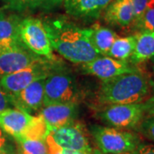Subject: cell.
<instances>
[{"label":"cell","mask_w":154,"mask_h":154,"mask_svg":"<svg viewBox=\"0 0 154 154\" xmlns=\"http://www.w3.org/2000/svg\"><path fill=\"white\" fill-rule=\"evenodd\" d=\"M43 22L52 50L67 60L83 64L102 57L90 41V28H78L63 19Z\"/></svg>","instance_id":"1"},{"label":"cell","mask_w":154,"mask_h":154,"mask_svg":"<svg viewBox=\"0 0 154 154\" xmlns=\"http://www.w3.org/2000/svg\"><path fill=\"white\" fill-rule=\"evenodd\" d=\"M152 85L148 77L140 70L127 73L103 81L98 99L105 105L144 103L152 96Z\"/></svg>","instance_id":"2"},{"label":"cell","mask_w":154,"mask_h":154,"mask_svg":"<svg viewBox=\"0 0 154 154\" xmlns=\"http://www.w3.org/2000/svg\"><path fill=\"white\" fill-rule=\"evenodd\" d=\"M82 98V90L71 74L55 68L45 78L43 107L52 105L78 104Z\"/></svg>","instance_id":"3"},{"label":"cell","mask_w":154,"mask_h":154,"mask_svg":"<svg viewBox=\"0 0 154 154\" xmlns=\"http://www.w3.org/2000/svg\"><path fill=\"white\" fill-rule=\"evenodd\" d=\"M90 132L103 153H122L134 152L140 143L137 134L132 132L99 125L90 127Z\"/></svg>","instance_id":"4"},{"label":"cell","mask_w":154,"mask_h":154,"mask_svg":"<svg viewBox=\"0 0 154 154\" xmlns=\"http://www.w3.org/2000/svg\"><path fill=\"white\" fill-rule=\"evenodd\" d=\"M146 115V103L105 105L97 113L98 117L113 128H136Z\"/></svg>","instance_id":"5"},{"label":"cell","mask_w":154,"mask_h":154,"mask_svg":"<svg viewBox=\"0 0 154 154\" xmlns=\"http://www.w3.org/2000/svg\"><path fill=\"white\" fill-rule=\"evenodd\" d=\"M20 37L24 45L45 59H54L53 50L45 28L44 22L38 18L27 17L20 23Z\"/></svg>","instance_id":"6"},{"label":"cell","mask_w":154,"mask_h":154,"mask_svg":"<svg viewBox=\"0 0 154 154\" xmlns=\"http://www.w3.org/2000/svg\"><path fill=\"white\" fill-rule=\"evenodd\" d=\"M54 69L51 61L45 60L20 71L0 76V88L14 97L33 82L48 76Z\"/></svg>","instance_id":"7"},{"label":"cell","mask_w":154,"mask_h":154,"mask_svg":"<svg viewBox=\"0 0 154 154\" xmlns=\"http://www.w3.org/2000/svg\"><path fill=\"white\" fill-rule=\"evenodd\" d=\"M50 135L59 146L92 154L88 131L82 123L76 121L69 122L50 133Z\"/></svg>","instance_id":"8"},{"label":"cell","mask_w":154,"mask_h":154,"mask_svg":"<svg viewBox=\"0 0 154 154\" xmlns=\"http://www.w3.org/2000/svg\"><path fill=\"white\" fill-rule=\"evenodd\" d=\"M82 69L83 72L98 77L102 81L109 80L127 73H133L140 70L127 61L117 60L106 56L99 57L91 62L83 63Z\"/></svg>","instance_id":"9"},{"label":"cell","mask_w":154,"mask_h":154,"mask_svg":"<svg viewBox=\"0 0 154 154\" xmlns=\"http://www.w3.org/2000/svg\"><path fill=\"white\" fill-rule=\"evenodd\" d=\"M45 59L22 46L0 51V76L12 74L42 63Z\"/></svg>","instance_id":"10"},{"label":"cell","mask_w":154,"mask_h":154,"mask_svg":"<svg viewBox=\"0 0 154 154\" xmlns=\"http://www.w3.org/2000/svg\"><path fill=\"white\" fill-rule=\"evenodd\" d=\"M33 116L24 110L13 108L0 111V128L16 140L26 137Z\"/></svg>","instance_id":"11"},{"label":"cell","mask_w":154,"mask_h":154,"mask_svg":"<svg viewBox=\"0 0 154 154\" xmlns=\"http://www.w3.org/2000/svg\"><path fill=\"white\" fill-rule=\"evenodd\" d=\"M50 133L69 122L75 121L78 115L77 104H64L44 106L39 112Z\"/></svg>","instance_id":"12"},{"label":"cell","mask_w":154,"mask_h":154,"mask_svg":"<svg viewBox=\"0 0 154 154\" xmlns=\"http://www.w3.org/2000/svg\"><path fill=\"white\" fill-rule=\"evenodd\" d=\"M112 0H63L66 13L76 19L91 21L99 18Z\"/></svg>","instance_id":"13"},{"label":"cell","mask_w":154,"mask_h":154,"mask_svg":"<svg viewBox=\"0 0 154 154\" xmlns=\"http://www.w3.org/2000/svg\"><path fill=\"white\" fill-rule=\"evenodd\" d=\"M45 78L33 82L13 97L17 108L29 114L40 110L43 108Z\"/></svg>","instance_id":"14"},{"label":"cell","mask_w":154,"mask_h":154,"mask_svg":"<svg viewBox=\"0 0 154 154\" xmlns=\"http://www.w3.org/2000/svg\"><path fill=\"white\" fill-rule=\"evenodd\" d=\"M21 21L17 15L0 14V51L25 46L20 37Z\"/></svg>","instance_id":"15"},{"label":"cell","mask_w":154,"mask_h":154,"mask_svg":"<svg viewBox=\"0 0 154 154\" xmlns=\"http://www.w3.org/2000/svg\"><path fill=\"white\" fill-rule=\"evenodd\" d=\"M105 11V22L111 25L127 28L134 21L132 0H112Z\"/></svg>","instance_id":"16"},{"label":"cell","mask_w":154,"mask_h":154,"mask_svg":"<svg viewBox=\"0 0 154 154\" xmlns=\"http://www.w3.org/2000/svg\"><path fill=\"white\" fill-rule=\"evenodd\" d=\"M154 57V31L136 33V43L131 57L132 64H139Z\"/></svg>","instance_id":"17"},{"label":"cell","mask_w":154,"mask_h":154,"mask_svg":"<svg viewBox=\"0 0 154 154\" xmlns=\"http://www.w3.org/2000/svg\"><path fill=\"white\" fill-rule=\"evenodd\" d=\"M90 41L101 56H107L111 45L118 38L117 34L110 28L94 25L90 28Z\"/></svg>","instance_id":"18"},{"label":"cell","mask_w":154,"mask_h":154,"mask_svg":"<svg viewBox=\"0 0 154 154\" xmlns=\"http://www.w3.org/2000/svg\"><path fill=\"white\" fill-rule=\"evenodd\" d=\"M12 11H49L63 3V0H2Z\"/></svg>","instance_id":"19"},{"label":"cell","mask_w":154,"mask_h":154,"mask_svg":"<svg viewBox=\"0 0 154 154\" xmlns=\"http://www.w3.org/2000/svg\"><path fill=\"white\" fill-rule=\"evenodd\" d=\"M136 43V34L118 38L111 45L106 57H110L117 60L127 61L132 56Z\"/></svg>","instance_id":"20"},{"label":"cell","mask_w":154,"mask_h":154,"mask_svg":"<svg viewBox=\"0 0 154 154\" xmlns=\"http://www.w3.org/2000/svg\"><path fill=\"white\" fill-rule=\"evenodd\" d=\"M22 154H49L45 140H17Z\"/></svg>","instance_id":"21"},{"label":"cell","mask_w":154,"mask_h":154,"mask_svg":"<svg viewBox=\"0 0 154 154\" xmlns=\"http://www.w3.org/2000/svg\"><path fill=\"white\" fill-rule=\"evenodd\" d=\"M132 26L139 32L154 31V5L149 8Z\"/></svg>","instance_id":"22"},{"label":"cell","mask_w":154,"mask_h":154,"mask_svg":"<svg viewBox=\"0 0 154 154\" xmlns=\"http://www.w3.org/2000/svg\"><path fill=\"white\" fill-rule=\"evenodd\" d=\"M144 137L154 143V115H146L136 128Z\"/></svg>","instance_id":"23"},{"label":"cell","mask_w":154,"mask_h":154,"mask_svg":"<svg viewBox=\"0 0 154 154\" xmlns=\"http://www.w3.org/2000/svg\"><path fill=\"white\" fill-rule=\"evenodd\" d=\"M45 142L47 145L48 153L49 154H89L88 152H84L63 148L56 143L50 134L45 139Z\"/></svg>","instance_id":"24"},{"label":"cell","mask_w":154,"mask_h":154,"mask_svg":"<svg viewBox=\"0 0 154 154\" xmlns=\"http://www.w3.org/2000/svg\"><path fill=\"white\" fill-rule=\"evenodd\" d=\"M134 21H137L146 11L154 5V0H132Z\"/></svg>","instance_id":"25"},{"label":"cell","mask_w":154,"mask_h":154,"mask_svg":"<svg viewBox=\"0 0 154 154\" xmlns=\"http://www.w3.org/2000/svg\"><path fill=\"white\" fill-rule=\"evenodd\" d=\"M17 108L13 97L0 88V111Z\"/></svg>","instance_id":"26"},{"label":"cell","mask_w":154,"mask_h":154,"mask_svg":"<svg viewBox=\"0 0 154 154\" xmlns=\"http://www.w3.org/2000/svg\"><path fill=\"white\" fill-rule=\"evenodd\" d=\"M133 152L134 154H154V145L140 142Z\"/></svg>","instance_id":"27"},{"label":"cell","mask_w":154,"mask_h":154,"mask_svg":"<svg viewBox=\"0 0 154 154\" xmlns=\"http://www.w3.org/2000/svg\"><path fill=\"white\" fill-rule=\"evenodd\" d=\"M11 146L6 134L0 128V152H6L11 153Z\"/></svg>","instance_id":"28"},{"label":"cell","mask_w":154,"mask_h":154,"mask_svg":"<svg viewBox=\"0 0 154 154\" xmlns=\"http://www.w3.org/2000/svg\"><path fill=\"white\" fill-rule=\"evenodd\" d=\"M145 103L146 105V114L154 115V94L152 95Z\"/></svg>","instance_id":"29"},{"label":"cell","mask_w":154,"mask_h":154,"mask_svg":"<svg viewBox=\"0 0 154 154\" xmlns=\"http://www.w3.org/2000/svg\"><path fill=\"white\" fill-rule=\"evenodd\" d=\"M92 154H111V153H103L102 152H100L98 149H95V150H93L92 152ZM116 154H134L133 152H122V153H116Z\"/></svg>","instance_id":"30"},{"label":"cell","mask_w":154,"mask_h":154,"mask_svg":"<svg viewBox=\"0 0 154 154\" xmlns=\"http://www.w3.org/2000/svg\"><path fill=\"white\" fill-rule=\"evenodd\" d=\"M152 59V74L154 75V57L151 58Z\"/></svg>","instance_id":"31"},{"label":"cell","mask_w":154,"mask_h":154,"mask_svg":"<svg viewBox=\"0 0 154 154\" xmlns=\"http://www.w3.org/2000/svg\"><path fill=\"white\" fill-rule=\"evenodd\" d=\"M0 154H11L10 152H0Z\"/></svg>","instance_id":"32"}]
</instances>
